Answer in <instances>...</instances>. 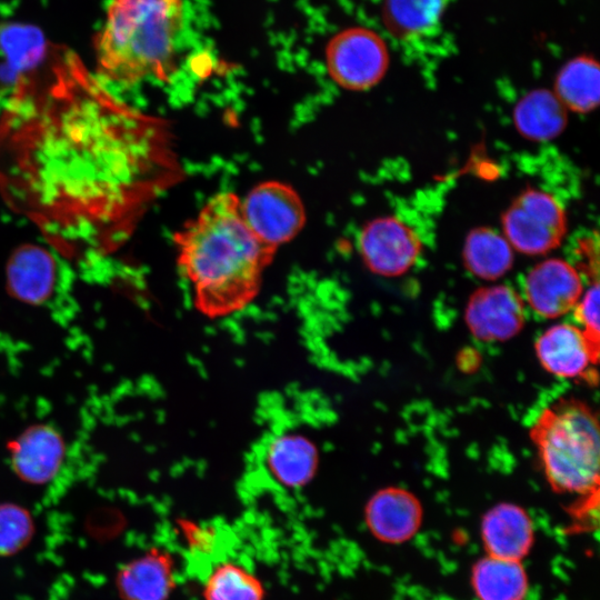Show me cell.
<instances>
[{
    "instance_id": "obj_1",
    "label": "cell",
    "mask_w": 600,
    "mask_h": 600,
    "mask_svg": "<svg viewBox=\"0 0 600 600\" xmlns=\"http://www.w3.org/2000/svg\"><path fill=\"white\" fill-rule=\"evenodd\" d=\"M14 82L0 113V198L62 257L118 252L181 176L162 119L117 97L73 54Z\"/></svg>"
},
{
    "instance_id": "obj_2",
    "label": "cell",
    "mask_w": 600,
    "mask_h": 600,
    "mask_svg": "<svg viewBox=\"0 0 600 600\" xmlns=\"http://www.w3.org/2000/svg\"><path fill=\"white\" fill-rule=\"evenodd\" d=\"M173 242L193 306L209 319L247 308L258 296L263 272L278 250L251 231L241 199L230 191L212 196L174 232Z\"/></svg>"
},
{
    "instance_id": "obj_3",
    "label": "cell",
    "mask_w": 600,
    "mask_h": 600,
    "mask_svg": "<svg viewBox=\"0 0 600 600\" xmlns=\"http://www.w3.org/2000/svg\"><path fill=\"white\" fill-rule=\"evenodd\" d=\"M183 26L182 0H111L94 38L96 76L122 87L167 81Z\"/></svg>"
},
{
    "instance_id": "obj_4",
    "label": "cell",
    "mask_w": 600,
    "mask_h": 600,
    "mask_svg": "<svg viewBox=\"0 0 600 600\" xmlns=\"http://www.w3.org/2000/svg\"><path fill=\"white\" fill-rule=\"evenodd\" d=\"M599 431L597 413L578 398L558 399L540 412L529 434L556 492L582 498L598 494Z\"/></svg>"
},
{
    "instance_id": "obj_5",
    "label": "cell",
    "mask_w": 600,
    "mask_h": 600,
    "mask_svg": "<svg viewBox=\"0 0 600 600\" xmlns=\"http://www.w3.org/2000/svg\"><path fill=\"white\" fill-rule=\"evenodd\" d=\"M501 223L512 249L527 256L552 251L567 232L562 206L552 194L537 189L520 193L503 212Z\"/></svg>"
},
{
    "instance_id": "obj_6",
    "label": "cell",
    "mask_w": 600,
    "mask_h": 600,
    "mask_svg": "<svg viewBox=\"0 0 600 600\" xmlns=\"http://www.w3.org/2000/svg\"><path fill=\"white\" fill-rule=\"evenodd\" d=\"M384 39L366 27H351L336 33L326 46L330 78L341 88L364 91L377 86L389 68Z\"/></svg>"
},
{
    "instance_id": "obj_7",
    "label": "cell",
    "mask_w": 600,
    "mask_h": 600,
    "mask_svg": "<svg viewBox=\"0 0 600 600\" xmlns=\"http://www.w3.org/2000/svg\"><path fill=\"white\" fill-rule=\"evenodd\" d=\"M241 210L251 231L276 249L296 238L307 220L306 208L297 190L277 180L254 186L241 200Z\"/></svg>"
},
{
    "instance_id": "obj_8",
    "label": "cell",
    "mask_w": 600,
    "mask_h": 600,
    "mask_svg": "<svg viewBox=\"0 0 600 600\" xmlns=\"http://www.w3.org/2000/svg\"><path fill=\"white\" fill-rule=\"evenodd\" d=\"M358 248L366 267L382 277H398L417 262L422 243L418 233L396 217H380L360 231Z\"/></svg>"
},
{
    "instance_id": "obj_9",
    "label": "cell",
    "mask_w": 600,
    "mask_h": 600,
    "mask_svg": "<svg viewBox=\"0 0 600 600\" xmlns=\"http://www.w3.org/2000/svg\"><path fill=\"white\" fill-rule=\"evenodd\" d=\"M524 301L507 284L482 287L469 297L464 321L470 333L483 342L512 339L526 323Z\"/></svg>"
},
{
    "instance_id": "obj_10",
    "label": "cell",
    "mask_w": 600,
    "mask_h": 600,
    "mask_svg": "<svg viewBox=\"0 0 600 600\" xmlns=\"http://www.w3.org/2000/svg\"><path fill=\"white\" fill-rule=\"evenodd\" d=\"M524 298L538 316L556 319L573 310L584 289L579 271L568 261L550 258L527 273Z\"/></svg>"
},
{
    "instance_id": "obj_11",
    "label": "cell",
    "mask_w": 600,
    "mask_h": 600,
    "mask_svg": "<svg viewBox=\"0 0 600 600\" xmlns=\"http://www.w3.org/2000/svg\"><path fill=\"white\" fill-rule=\"evenodd\" d=\"M541 367L562 379H583L597 382V352L581 329L570 323H557L546 329L534 343Z\"/></svg>"
},
{
    "instance_id": "obj_12",
    "label": "cell",
    "mask_w": 600,
    "mask_h": 600,
    "mask_svg": "<svg viewBox=\"0 0 600 600\" xmlns=\"http://www.w3.org/2000/svg\"><path fill=\"white\" fill-rule=\"evenodd\" d=\"M423 518L420 500L409 490L387 487L367 502L364 519L369 531L380 541L400 544L413 538Z\"/></svg>"
},
{
    "instance_id": "obj_13",
    "label": "cell",
    "mask_w": 600,
    "mask_h": 600,
    "mask_svg": "<svg viewBox=\"0 0 600 600\" xmlns=\"http://www.w3.org/2000/svg\"><path fill=\"white\" fill-rule=\"evenodd\" d=\"M456 0H379V17L389 37L406 47L434 40Z\"/></svg>"
},
{
    "instance_id": "obj_14",
    "label": "cell",
    "mask_w": 600,
    "mask_h": 600,
    "mask_svg": "<svg viewBox=\"0 0 600 600\" xmlns=\"http://www.w3.org/2000/svg\"><path fill=\"white\" fill-rule=\"evenodd\" d=\"M263 468L268 476L286 489H300L316 474L319 449L306 433L281 430L266 442L262 453Z\"/></svg>"
},
{
    "instance_id": "obj_15",
    "label": "cell",
    "mask_w": 600,
    "mask_h": 600,
    "mask_svg": "<svg viewBox=\"0 0 600 600\" xmlns=\"http://www.w3.org/2000/svg\"><path fill=\"white\" fill-rule=\"evenodd\" d=\"M480 534L486 554L522 561L534 542V527L519 504L499 502L482 517Z\"/></svg>"
},
{
    "instance_id": "obj_16",
    "label": "cell",
    "mask_w": 600,
    "mask_h": 600,
    "mask_svg": "<svg viewBox=\"0 0 600 600\" xmlns=\"http://www.w3.org/2000/svg\"><path fill=\"white\" fill-rule=\"evenodd\" d=\"M64 446L57 431L38 426L23 432L12 444L11 459L16 473L32 484H43L58 472Z\"/></svg>"
},
{
    "instance_id": "obj_17",
    "label": "cell",
    "mask_w": 600,
    "mask_h": 600,
    "mask_svg": "<svg viewBox=\"0 0 600 600\" xmlns=\"http://www.w3.org/2000/svg\"><path fill=\"white\" fill-rule=\"evenodd\" d=\"M174 583V568L169 556L148 551L123 564L117 586L124 600H166Z\"/></svg>"
},
{
    "instance_id": "obj_18",
    "label": "cell",
    "mask_w": 600,
    "mask_h": 600,
    "mask_svg": "<svg viewBox=\"0 0 600 600\" xmlns=\"http://www.w3.org/2000/svg\"><path fill=\"white\" fill-rule=\"evenodd\" d=\"M470 581L478 600H524L529 591L522 561L488 554L474 562Z\"/></svg>"
},
{
    "instance_id": "obj_19",
    "label": "cell",
    "mask_w": 600,
    "mask_h": 600,
    "mask_svg": "<svg viewBox=\"0 0 600 600\" xmlns=\"http://www.w3.org/2000/svg\"><path fill=\"white\" fill-rule=\"evenodd\" d=\"M568 122V110L557 96L546 89L524 94L513 109V123L526 139L548 141L558 137Z\"/></svg>"
},
{
    "instance_id": "obj_20",
    "label": "cell",
    "mask_w": 600,
    "mask_h": 600,
    "mask_svg": "<svg viewBox=\"0 0 600 600\" xmlns=\"http://www.w3.org/2000/svg\"><path fill=\"white\" fill-rule=\"evenodd\" d=\"M467 270L482 280H497L503 277L513 264V249L496 230L488 227L472 229L462 250Z\"/></svg>"
},
{
    "instance_id": "obj_21",
    "label": "cell",
    "mask_w": 600,
    "mask_h": 600,
    "mask_svg": "<svg viewBox=\"0 0 600 600\" xmlns=\"http://www.w3.org/2000/svg\"><path fill=\"white\" fill-rule=\"evenodd\" d=\"M553 93L567 110L577 113L594 110L600 98L598 62L589 56L569 60L556 77Z\"/></svg>"
},
{
    "instance_id": "obj_22",
    "label": "cell",
    "mask_w": 600,
    "mask_h": 600,
    "mask_svg": "<svg viewBox=\"0 0 600 600\" xmlns=\"http://www.w3.org/2000/svg\"><path fill=\"white\" fill-rule=\"evenodd\" d=\"M203 587L206 600H263L260 580L244 564L231 560L213 564Z\"/></svg>"
},
{
    "instance_id": "obj_23",
    "label": "cell",
    "mask_w": 600,
    "mask_h": 600,
    "mask_svg": "<svg viewBox=\"0 0 600 600\" xmlns=\"http://www.w3.org/2000/svg\"><path fill=\"white\" fill-rule=\"evenodd\" d=\"M9 282L13 294L23 301L39 303L51 293L53 268L42 253L26 252L12 261Z\"/></svg>"
},
{
    "instance_id": "obj_24",
    "label": "cell",
    "mask_w": 600,
    "mask_h": 600,
    "mask_svg": "<svg viewBox=\"0 0 600 600\" xmlns=\"http://www.w3.org/2000/svg\"><path fill=\"white\" fill-rule=\"evenodd\" d=\"M32 532V518L27 510L13 503H0V556L20 551Z\"/></svg>"
},
{
    "instance_id": "obj_25",
    "label": "cell",
    "mask_w": 600,
    "mask_h": 600,
    "mask_svg": "<svg viewBox=\"0 0 600 600\" xmlns=\"http://www.w3.org/2000/svg\"><path fill=\"white\" fill-rule=\"evenodd\" d=\"M574 318L591 347L599 352V284L594 281L583 291L578 303L573 308Z\"/></svg>"
}]
</instances>
